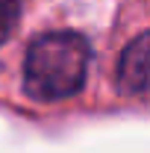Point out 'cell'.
Instances as JSON below:
<instances>
[{"instance_id": "obj_1", "label": "cell", "mask_w": 150, "mask_h": 153, "mask_svg": "<svg viewBox=\"0 0 150 153\" xmlns=\"http://www.w3.org/2000/svg\"><path fill=\"white\" fill-rule=\"evenodd\" d=\"M88 59V41L79 33H47L27 50L24 85L38 100H65L85 85Z\"/></svg>"}, {"instance_id": "obj_2", "label": "cell", "mask_w": 150, "mask_h": 153, "mask_svg": "<svg viewBox=\"0 0 150 153\" xmlns=\"http://www.w3.org/2000/svg\"><path fill=\"white\" fill-rule=\"evenodd\" d=\"M118 82L124 91L150 94V33H141L118 59Z\"/></svg>"}, {"instance_id": "obj_3", "label": "cell", "mask_w": 150, "mask_h": 153, "mask_svg": "<svg viewBox=\"0 0 150 153\" xmlns=\"http://www.w3.org/2000/svg\"><path fill=\"white\" fill-rule=\"evenodd\" d=\"M21 18V3L18 0H0V44L12 36Z\"/></svg>"}]
</instances>
